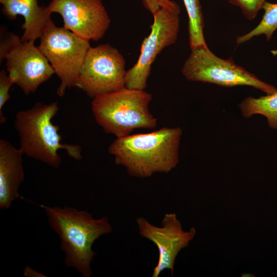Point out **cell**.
Segmentation results:
<instances>
[{"mask_svg": "<svg viewBox=\"0 0 277 277\" xmlns=\"http://www.w3.org/2000/svg\"><path fill=\"white\" fill-rule=\"evenodd\" d=\"M180 13L161 8L152 14L153 22L149 34L144 38L138 60L126 71L125 87L145 90L151 66L156 56L166 47L174 44L180 30Z\"/></svg>", "mask_w": 277, "mask_h": 277, "instance_id": "cell-9", "label": "cell"}, {"mask_svg": "<svg viewBox=\"0 0 277 277\" xmlns=\"http://www.w3.org/2000/svg\"><path fill=\"white\" fill-rule=\"evenodd\" d=\"M188 16L190 49L207 46L204 35V21L200 0H183Z\"/></svg>", "mask_w": 277, "mask_h": 277, "instance_id": "cell-15", "label": "cell"}, {"mask_svg": "<svg viewBox=\"0 0 277 277\" xmlns=\"http://www.w3.org/2000/svg\"><path fill=\"white\" fill-rule=\"evenodd\" d=\"M14 84L13 80L9 75L7 71L2 70L0 72V123H5L6 118L3 112V107L10 99L9 91Z\"/></svg>", "mask_w": 277, "mask_h": 277, "instance_id": "cell-18", "label": "cell"}, {"mask_svg": "<svg viewBox=\"0 0 277 277\" xmlns=\"http://www.w3.org/2000/svg\"><path fill=\"white\" fill-rule=\"evenodd\" d=\"M47 7L62 16L64 28L89 41L101 39L110 26L101 0H51Z\"/></svg>", "mask_w": 277, "mask_h": 277, "instance_id": "cell-11", "label": "cell"}, {"mask_svg": "<svg viewBox=\"0 0 277 277\" xmlns=\"http://www.w3.org/2000/svg\"><path fill=\"white\" fill-rule=\"evenodd\" d=\"M239 7L244 16L248 20L255 18L259 11L263 9L265 0H226Z\"/></svg>", "mask_w": 277, "mask_h": 277, "instance_id": "cell-17", "label": "cell"}, {"mask_svg": "<svg viewBox=\"0 0 277 277\" xmlns=\"http://www.w3.org/2000/svg\"><path fill=\"white\" fill-rule=\"evenodd\" d=\"M136 222L140 235L152 242L158 249V262L151 276L159 277L164 270L169 269L173 276L176 256L194 238L196 232L195 228L184 231L174 213L164 215L161 227L151 224L143 217H137Z\"/></svg>", "mask_w": 277, "mask_h": 277, "instance_id": "cell-10", "label": "cell"}, {"mask_svg": "<svg viewBox=\"0 0 277 277\" xmlns=\"http://www.w3.org/2000/svg\"><path fill=\"white\" fill-rule=\"evenodd\" d=\"M58 110L56 102L49 104L38 102L29 109L18 111L14 120L23 154L54 168L61 166L58 152L61 149L76 161L82 159L81 147L63 143L59 127L52 123Z\"/></svg>", "mask_w": 277, "mask_h": 277, "instance_id": "cell-3", "label": "cell"}, {"mask_svg": "<svg viewBox=\"0 0 277 277\" xmlns=\"http://www.w3.org/2000/svg\"><path fill=\"white\" fill-rule=\"evenodd\" d=\"M152 95L145 90L124 88L93 98L91 109L96 123L116 138L135 129H153L157 119L149 112Z\"/></svg>", "mask_w": 277, "mask_h": 277, "instance_id": "cell-4", "label": "cell"}, {"mask_svg": "<svg viewBox=\"0 0 277 277\" xmlns=\"http://www.w3.org/2000/svg\"><path fill=\"white\" fill-rule=\"evenodd\" d=\"M239 107L245 117L249 118L254 114L262 115L266 118L271 128L277 129V92L258 98L246 97Z\"/></svg>", "mask_w": 277, "mask_h": 277, "instance_id": "cell-14", "label": "cell"}, {"mask_svg": "<svg viewBox=\"0 0 277 277\" xmlns=\"http://www.w3.org/2000/svg\"><path fill=\"white\" fill-rule=\"evenodd\" d=\"M2 11L9 19L14 20L22 15L25 22L22 28L24 32L21 42H34L41 38L52 22L51 13L47 6H39L37 0H0Z\"/></svg>", "mask_w": 277, "mask_h": 277, "instance_id": "cell-13", "label": "cell"}, {"mask_svg": "<svg viewBox=\"0 0 277 277\" xmlns=\"http://www.w3.org/2000/svg\"><path fill=\"white\" fill-rule=\"evenodd\" d=\"M144 6L152 14L161 8L180 13L181 9L177 3L171 0H142Z\"/></svg>", "mask_w": 277, "mask_h": 277, "instance_id": "cell-19", "label": "cell"}, {"mask_svg": "<svg viewBox=\"0 0 277 277\" xmlns=\"http://www.w3.org/2000/svg\"><path fill=\"white\" fill-rule=\"evenodd\" d=\"M50 227L58 235L60 248L65 254L64 263L83 277L92 274L91 264L96 253L94 242L102 235L110 234L113 229L108 219L93 217L86 210L73 207L41 205Z\"/></svg>", "mask_w": 277, "mask_h": 277, "instance_id": "cell-2", "label": "cell"}, {"mask_svg": "<svg viewBox=\"0 0 277 277\" xmlns=\"http://www.w3.org/2000/svg\"><path fill=\"white\" fill-rule=\"evenodd\" d=\"M23 153L7 140H0V208L7 209L19 199L24 180Z\"/></svg>", "mask_w": 277, "mask_h": 277, "instance_id": "cell-12", "label": "cell"}, {"mask_svg": "<svg viewBox=\"0 0 277 277\" xmlns=\"http://www.w3.org/2000/svg\"><path fill=\"white\" fill-rule=\"evenodd\" d=\"M24 275L27 277H46L43 273L37 271L29 266H27L24 271Z\"/></svg>", "mask_w": 277, "mask_h": 277, "instance_id": "cell-20", "label": "cell"}, {"mask_svg": "<svg viewBox=\"0 0 277 277\" xmlns=\"http://www.w3.org/2000/svg\"><path fill=\"white\" fill-rule=\"evenodd\" d=\"M263 9L264 14L260 23L247 33L238 36L237 44H243L260 35H264L267 41L271 39L273 33L277 29V4L266 1Z\"/></svg>", "mask_w": 277, "mask_h": 277, "instance_id": "cell-16", "label": "cell"}, {"mask_svg": "<svg viewBox=\"0 0 277 277\" xmlns=\"http://www.w3.org/2000/svg\"><path fill=\"white\" fill-rule=\"evenodd\" d=\"M38 47L61 80L56 93L63 96L67 89L74 87L91 47L89 41L64 27H57L52 21L41 37Z\"/></svg>", "mask_w": 277, "mask_h": 277, "instance_id": "cell-6", "label": "cell"}, {"mask_svg": "<svg viewBox=\"0 0 277 277\" xmlns=\"http://www.w3.org/2000/svg\"><path fill=\"white\" fill-rule=\"evenodd\" d=\"M182 130L163 127L146 133L116 138L108 147L116 165L124 166L133 177L147 178L156 173H167L179 162Z\"/></svg>", "mask_w": 277, "mask_h": 277, "instance_id": "cell-1", "label": "cell"}, {"mask_svg": "<svg viewBox=\"0 0 277 277\" xmlns=\"http://www.w3.org/2000/svg\"><path fill=\"white\" fill-rule=\"evenodd\" d=\"M191 50L182 69L183 75L188 81L224 87L251 86L267 94L277 92L275 87L236 65L232 59L225 60L215 55L207 46Z\"/></svg>", "mask_w": 277, "mask_h": 277, "instance_id": "cell-5", "label": "cell"}, {"mask_svg": "<svg viewBox=\"0 0 277 277\" xmlns=\"http://www.w3.org/2000/svg\"><path fill=\"white\" fill-rule=\"evenodd\" d=\"M125 60L109 44L89 49L74 87L91 98L125 88Z\"/></svg>", "mask_w": 277, "mask_h": 277, "instance_id": "cell-8", "label": "cell"}, {"mask_svg": "<svg viewBox=\"0 0 277 277\" xmlns=\"http://www.w3.org/2000/svg\"><path fill=\"white\" fill-rule=\"evenodd\" d=\"M34 42H21L13 33L1 39L0 61L6 60L7 72L26 94L34 92L54 73L45 56Z\"/></svg>", "mask_w": 277, "mask_h": 277, "instance_id": "cell-7", "label": "cell"}]
</instances>
